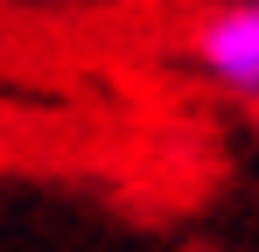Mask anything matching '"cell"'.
<instances>
[{
  "label": "cell",
  "mask_w": 259,
  "mask_h": 252,
  "mask_svg": "<svg viewBox=\"0 0 259 252\" xmlns=\"http://www.w3.org/2000/svg\"><path fill=\"white\" fill-rule=\"evenodd\" d=\"M196 56H203V70H210L217 84L245 91V98L259 105V0L217 7L210 21L196 28Z\"/></svg>",
  "instance_id": "obj_1"
},
{
  "label": "cell",
  "mask_w": 259,
  "mask_h": 252,
  "mask_svg": "<svg viewBox=\"0 0 259 252\" xmlns=\"http://www.w3.org/2000/svg\"><path fill=\"white\" fill-rule=\"evenodd\" d=\"M252 133H259V105H252Z\"/></svg>",
  "instance_id": "obj_2"
}]
</instances>
